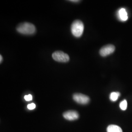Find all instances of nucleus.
I'll return each mask as SVG.
<instances>
[{"label": "nucleus", "mask_w": 132, "mask_h": 132, "mask_svg": "<svg viewBox=\"0 0 132 132\" xmlns=\"http://www.w3.org/2000/svg\"><path fill=\"white\" fill-rule=\"evenodd\" d=\"M17 30L24 35H32L35 33L36 28L33 24L26 22L19 24L17 27Z\"/></svg>", "instance_id": "1"}, {"label": "nucleus", "mask_w": 132, "mask_h": 132, "mask_svg": "<svg viewBox=\"0 0 132 132\" xmlns=\"http://www.w3.org/2000/svg\"><path fill=\"white\" fill-rule=\"evenodd\" d=\"M84 29V24L80 20H76L71 24V33L76 37H80L81 36L83 33Z\"/></svg>", "instance_id": "2"}, {"label": "nucleus", "mask_w": 132, "mask_h": 132, "mask_svg": "<svg viewBox=\"0 0 132 132\" xmlns=\"http://www.w3.org/2000/svg\"><path fill=\"white\" fill-rule=\"evenodd\" d=\"M52 56L54 60L59 62H67L70 60L69 56L61 51H57L53 53Z\"/></svg>", "instance_id": "3"}, {"label": "nucleus", "mask_w": 132, "mask_h": 132, "mask_svg": "<svg viewBox=\"0 0 132 132\" xmlns=\"http://www.w3.org/2000/svg\"><path fill=\"white\" fill-rule=\"evenodd\" d=\"M73 99L76 102L82 105L88 104L90 101L88 96L82 94H75L73 95Z\"/></svg>", "instance_id": "4"}, {"label": "nucleus", "mask_w": 132, "mask_h": 132, "mask_svg": "<svg viewBox=\"0 0 132 132\" xmlns=\"http://www.w3.org/2000/svg\"><path fill=\"white\" fill-rule=\"evenodd\" d=\"M114 50V46L112 45H108L101 48L99 53L102 56L105 57L113 53Z\"/></svg>", "instance_id": "5"}, {"label": "nucleus", "mask_w": 132, "mask_h": 132, "mask_svg": "<svg viewBox=\"0 0 132 132\" xmlns=\"http://www.w3.org/2000/svg\"><path fill=\"white\" fill-rule=\"evenodd\" d=\"M63 117L68 120H75L79 118V114L75 111H68L63 113Z\"/></svg>", "instance_id": "6"}, {"label": "nucleus", "mask_w": 132, "mask_h": 132, "mask_svg": "<svg viewBox=\"0 0 132 132\" xmlns=\"http://www.w3.org/2000/svg\"><path fill=\"white\" fill-rule=\"evenodd\" d=\"M117 15L118 19L121 21H126L128 19V16L127 11L125 9H121L118 12Z\"/></svg>", "instance_id": "7"}, {"label": "nucleus", "mask_w": 132, "mask_h": 132, "mask_svg": "<svg viewBox=\"0 0 132 132\" xmlns=\"http://www.w3.org/2000/svg\"><path fill=\"white\" fill-rule=\"evenodd\" d=\"M107 132H123L121 128L116 125H110L107 129Z\"/></svg>", "instance_id": "8"}, {"label": "nucleus", "mask_w": 132, "mask_h": 132, "mask_svg": "<svg viewBox=\"0 0 132 132\" xmlns=\"http://www.w3.org/2000/svg\"><path fill=\"white\" fill-rule=\"evenodd\" d=\"M120 95V94L119 92H113L110 94V98L112 101H116L118 100Z\"/></svg>", "instance_id": "9"}, {"label": "nucleus", "mask_w": 132, "mask_h": 132, "mask_svg": "<svg viewBox=\"0 0 132 132\" xmlns=\"http://www.w3.org/2000/svg\"><path fill=\"white\" fill-rule=\"evenodd\" d=\"M119 107L122 110H123V111L126 110V109H127V101L126 100H123L122 101H121L119 104Z\"/></svg>", "instance_id": "10"}, {"label": "nucleus", "mask_w": 132, "mask_h": 132, "mask_svg": "<svg viewBox=\"0 0 132 132\" xmlns=\"http://www.w3.org/2000/svg\"><path fill=\"white\" fill-rule=\"evenodd\" d=\"M24 99L27 101H31L32 100V96L31 95V94H28L27 95H26L24 96Z\"/></svg>", "instance_id": "11"}, {"label": "nucleus", "mask_w": 132, "mask_h": 132, "mask_svg": "<svg viewBox=\"0 0 132 132\" xmlns=\"http://www.w3.org/2000/svg\"><path fill=\"white\" fill-rule=\"evenodd\" d=\"M35 107H36V105L34 103H31V104H28V108L30 110L34 109L35 108Z\"/></svg>", "instance_id": "12"}, {"label": "nucleus", "mask_w": 132, "mask_h": 132, "mask_svg": "<svg viewBox=\"0 0 132 132\" xmlns=\"http://www.w3.org/2000/svg\"><path fill=\"white\" fill-rule=\"evenodd\" d=\"M70 2H79V1H73V0H72V1H70Z\"/></svg>", "instance_id": "13"}, {"label": "nucleus", "mask_w": 132, "mask_h": 132, "mask_svg": "<svg viewBox=\"0 0 132 132\" xmlns=\"http://www.w3.org/2000/svg\"><path fill=\"white\" fill-rule=\"evenodd\" d=\"M0 58H1V60H0V62H1V63H2V60H3V57H2V56L1 55V56H0Z\"/></svg>", "instance_id": "14"}]
</instances>
